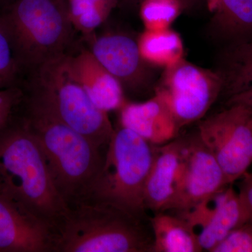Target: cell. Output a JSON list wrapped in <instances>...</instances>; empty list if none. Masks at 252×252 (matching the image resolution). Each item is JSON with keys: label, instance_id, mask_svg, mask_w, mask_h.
<instances>
[{"label": "cell", "instance_id": "6da1fadb", "mask_svg": "<svg viewBox=\"0 0 252 252\" xmlns=\"http://www.w3.org/2000/svg\"><path fill=\"white\" fill-rule=\"evenodd\" d=\"M0 194L53 232L69 210L42 151L20 118L0 132Z\"/></svg>", "mask_w": 252, "mask_h": 252}, {"label": "cell", "instance_id": "7a4b0ae2", "mask_svg": "<svg viewBox=\"0 0 252 252\" xmlns=\"http://www.w3.org/2000/svg\"><path fill=\"white\" fill-rule=\"evenodd\" d=\"M23 107L19 118L39 144L68 207L85 200L103 165L102 149L26 97Z\"/></svg>", "mask_w": 252, "mask_h": 252}, {"label": "cell", "instance_id": "3957f363", "mask_svg": "<svg viewBox=\"0 0 252 252\" xmlns=\"http://www.w3.org/2000/svg\"><path fill=\"white\" fill-rule=\"evenodd\" d=\"M0 23L20 75L29 77L69 53L75 30L67 0H17L0 11Z\"/></svg>", "mask_w": 252, "mask_h": 252}, {"label": "cell", "instance_id": "277c9868", "mask_svg": "<svg viewBox=\"0 0 252 252\" xmlns=\"http://www.w3.org/2000/svg\"><path fill=\"white\" fill-rule=\"evenodd\" d=\"M153 252L142 220L100 202L83 200L54 232L53 252Z\"/></svg>", "mask_w": 252, "mask_h": 252}, {"label": "cell", "instance_id": "5b68a950", "mask_svg": "<svg viewBox=\"0 0 252 252\" xmlns=\"http://www.w3.org/2000/svg\"><path fill=\"white\" fill-rule=\"evenodd\" d=\"M154 151L155 146L134 131L122 125L114 128L103 165L84 200L108 204L144 220V187Z\"/></svg>", "mask_w": 252, "mask_h": 252}, {"label": "cell", "instance_id": "8992f818", "mask_svg": "<svg viewBox=\"0 0 252 252\" xmlns=\"http://www.w3.org/2000/svg\"><path fill=\"white\" fill-rule=\"evenodd\" d=\"M65 55L30 76L25 96L99 148L106 149L114 131L108 112L98 108L71 75Z\"/></svg>", "mask_w": 252, "mask_h": 252}, {"label": "cell", "instance_id": "52a82bcc", "mask_svg": "<svg viewBox=\"0 0 252 252\" xmlns=\"http://www.w3.org/2000/svg\"><path fill=\"white\" fill-rule=\"evenodd\" d=\"M223 82L219 73L187 60L165 68L154 88L171 112L180 130L205 117L221 95Z\"/></svg>", "mask_w": 252, "mask_h": 252}, {"label": "cell", "instance_id": "ba28073f", "mask_svg": "<svg viewBox=\"0 0 252 252\" xmlns=\"http://www.w3.org/2000/svg\"><path fill=\"white\" fill-rule=\"evenodd\" d=\"M199 136L215 157L228 185L252 166V109L242 104L225 108L199 124Z\"/></svg>", "mask_w": 252, "mask_h": 252}, {"label": "cell", "instance_id": "9c48e42d", "mask_svg": "<svg viewBox=\"0 0 252 252\" xmlns=\"http://www.w3.org/2000/svg\"><path fill=\"white\" fill-rule=\"evenodd\" d=\"M228 185L220 164L198 132L185 136L175 193L165 212L180 215L189 211Z\"/></svg>", "mask_w": 252, "mask_h": 252}, {"label": "cell", "instance_id": "30bf717a", "mask_svg": "<svg viewBox=\"0 0 252 252\" xmlns=\"http://www.w3.org/2000/svg\"><path fill=\"white\" fill-rule=\"evenodd\" d=\"M86 36L90 41L89 51L121 83L124 91L140 92L152 84V65L142 59L137 41L132 36L119 32Z\"/></svg>", "mask_w": 252, "mask_h": 252}, {"label": "cell", "instance_id": "8fae6325", "mask_svg": "<svg viewBox=\"0 0 252 252\" xmlns=\"http://www.w3.org/2000/svg\"><path fill=\"white\" fill-rule=\"evenodd\" d=\"M177 215L187 220L195 230L203 251L210 252L230 232L249 222L248 214L233 185Z\"/></svg>", "mask_w": 252, "mask_h": 252}, {"label": "cell", "instance_id": "7c38bea8", "mask_svg": "<svg viewBox=\"0 0 252 252\" xmlns=\"http://www.w3.org/2000/svg\"><path fill=\"white\" fill-rule=\"evenodd\" d=\"M54 232L0 194V252H53Z\"/></svg>", "mask_w": 252, "mask_h": 252}, {"label": "cell", "instance_id": "4fadbf2b", "mask_svg": "<svg viewBox=\"0 0 252 252\" xmlns=\"http://www.w3.org/2000/svg\"><path fill=\"white\" fill-rule=\"evenodd\" d=\"M67 70L84 88L91 100L104 112L122 108L126 99L121 83L94 58L89 49L64 56Z\"/></svg>", "mask_w": 252, "mask_h": 252}, {"label": "cell", "instance_id": "5bb4252c", "mask_svg": "<svg viewBox=\"0 0 252 252\" xmlns=\"http://www.w3.org/2000/svg\"><path fill=\"white\" fill-rule=\"evenodd\" d=\"M120 110V125L134 131L154 146H160L178 137L180 128L171 112L154 94L144 102L126 101Z\"/></svg>", "mask_w": 252, "mask_h": 252}, {"label": "cell", "instance_id": "9a60e30c", "mask_svg": "<svg viewBox=\"0 0 252 252\" xmlns=\"http://www.w3.org/2000/svg\"><path fill=\"white\" fill-rule=\"evenodd\" d=\"M184 137L155 146L153 162L144 187V203L154 213L166 211L175 191Z\"/></svg>", "mask_w": 252, "mask_h": 252}, {"label": "cell", "instance_id": "2e32d148", "mask_svg": "<svg viewBox=\"0 0 252 252\" xmlns=\"http://www.w3.org/2000/svg\"><path fill=\"white\" fill-rule=\"evenodd\" d=\"M226 99L252 89V34L225 44L216 69Z\"/></svg>", "mask_w": 252, "mask_h": 252}, {"label": "cell", "instance_id": "e0dca14e", "mask_svg": "<svg viewBox=\"0 0 252 252\" xmlns=\"http://www.w3.org/2000/svg\"><path fill=\"white\" fill-rule=\"evenodd\" d=\"M150 222L153 252H203L195 230L182 217L159 212L154 213Z\"/></svg>", "mask_w": 252, "mask_h": 252}, {"label": "cell", "instance_id": "ac0fdd59", "mask_svg": "<svg viewBox=\"0 0 252 252\" xmlns=\"http://www.w3.org/2000/svg\"><path fill=\"white\" fill-rule=\"evenodd\" d=\"M211 23L213 34L225 44L252 34V0H219Z\"/></svg>", "mask_w": 252, "mask_h": 252}, {"label": "cell", "instance_id": "d6986e66", "mask_svg": "<svg viewBox=\"0 0 252 252\" xmlns=\"http://www.w3.org/2000/svg\"><path fill=\"white\" fill-rule=\"evenodd\" d=\"M137 41L141 56L150 65L165 69L184 59L185 48L182 37L170 28L144 30Z\"/></svg>", "mask_w": 252, "mask_h": 252}, {"label": "cell", "instance_id": "ffe728a7", "mask_svg": "<svg viewBox=\"0 0 252 252\" xmlns=\"http://www.w3.org/2000/svg\"><path fill=\"white\" fill-rule=\"evenodd\" d=\"M71 21L76 31L87 36L105 22L121 0H67Z\"/></svg>", "mask_w": 252, "mask_h": 252}, {"label": "cell", "instance_id": "44dd1931", "mask_svg": "<svg viewBox=\"0 0 252 252\" xmlns=\"http://www.w3.org/2000/svg\"><path fill=\"white\" fill-rule=\"evenodd\" d=\"M139 6L144 30L149 31L170 28L185 10L180 0H142Z\"/></svg>", "mask_w": 252, "mask_h": 252}, {"label": "cell", "instance_id": "7402d4cb", "mask_svg": "<svg viewBox=\"0 0 252 252\" xmlns=\"http://www.w3.org/2000/svg\"><path fill=\"white\" fill-rule=\"evenodd\" d=\"M19 76L9 38L0 23V89L19 86Z\"/></svg>", "mask_w": 252, "mask_h": 252}, {"label": "cell", "instance_id": "603a6c76", "mask_svg": "<svg viewBox=\"0 0 252 252\" xmlns=\"http://www.w3.org/2000/svg\"><path fill=\"white\" fill-rule=\"evenodd\" d=\"M212 252H252V223L248 222L232 230Z\"/></svg>", "mask_w": 252, "mask_h": 252}, {"label": "cell", "instance_id": "cb8c5ba5", "mask_svg": "<svg viewBox=\"0 0 252 252\" xmlns=\"http://www.w3.org/2000/svg\"><path fill=\"white\" fill-rule=\"evenodd\" d=\"M24 97V91L20 86L0 89V132L14 122Z\"/></svg>", "mask_w": 252, "mask_h": 252}, {"label": "cell", "instance_id": "d4e9b609", "mask_svg": "<svg viewBox=\"0 0 252 252\" xmlns=\"http://www.w3.org/2000/svg\"><path fill=\"white\" fill-rule=\"evenodd\" d=\"M240 180L238 195L248 214L249 222L252 223V171L247 172Z\"/></svg>", "mask_w": 252, "mask_h": 252}, {"label": "cell", "instance_id": "484cf974", "mask_svg": "<svg viewBox=\"0 0 252 252\" xmlns=\"http://www.w3.org/2000/svg\"><path fill=\"white\" fill-rule=\"evenodd\" d=\"M242 104L252 109V89L226 99L225 104Z\"/></svg>", "mask_w": 252, "mask_h": 252}, {"label": "cell", "instance_id": "4316f807", "mask_svg": "<svg viewBox=\"0 0 252 252\" xmlns=\"http://www.w3.org/2000/svg\"><path fill=\"white\" fill-rule=\"evenodd\" d=\"M142 0H121L119 4L122 7L132 8L139 6ZM185 6V9H190L196 2L197 0H180Z\"/></svg>", "mask_w": 252, "mask_h": 252}, {"label": "cell", "instance_id": "83f0119b", "mask_svg": "<svg viewBox=\"0 0 252 252\" xmlns=\"http://www.w3.org/2000/svg\"><path fill=\"white\" fill-rule=\"evenodd\" d=\"M219 0H207V5H208L209 9L211 11H215L217 9V4H218Z\"/></svg>", "mask_w": 252, "mask_h": 252}, {"label": "cell", "instance_id": "f1b7e54d", "mask_svg": "<svg viewBox=\"0 0 252 252\" xmlns=\"http://www.w3.org/2000/svg\"><path fill=\"white\" fill-rule=\"evenodd\" d=\"M17 0H0V9L9 6V5L12 4Z\"/></svg>", "mask_w": 252, "mask_h": 252}]
</instances>
